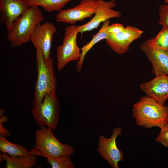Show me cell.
Instances as JSON below:
<instances>
[{"instance_id":"cell-1","label":"cell","mask_w":168,"mask_h":168,"mask_svg":"<svg viewBox=\"0 0 168 168\" xmlns=\"http://www.w3.org/2000/svg\"><path fill=\"white\" fill-rule=\"evenodd\" d=\"M132 112L136 124L141 127L160 128L168 124V106L147 96L133 105Z\"/></svg>"},{"instance_id":"cell-2","label":"cell","mask_w":168,"mask_h":168,"mask_svg":"<svg viewBox=\"0 0 168 168\" xmlns=\"http://www.w3.org/2000/svg\"><path fill=\"white\" fill-rule=\"evenodd\" d=\"M35 55L37 78L33 98L34 106L41 103L46 95H56L57 80L52 58L51 57L45 62L42 52L39 49H36Z\"/></svg>"},{"instance_id":"cell-3","label":"cell","mask_w":168,"mask_h":168,"mask_svg":"<svg viewBox=\"0 0 168 168\" xmlns=\"http://www.w3.org/2000/svg\"><path fill=\"white\" fill-rule=\"evenodd\" d=\"M41 10L38 6H31L18 17L7 38L12 48L19 47L30 41L36 26L44 20Z\"/></svg>"},{"instance_id":"cell-4","label":"cell","mask_w":168,"mask_h":168,"mask_svg":"<svg viewBox=\"0 0 168 168\" xmlns=\"http://www.w3.org/2000/svg\"><path fill=\"white\" fill-rule=\"evenodd\" d=\"M53 131L46 126L37 130L35 132V143L31 152L46 157L56 158L63 155H73L74 147L66 143L63 144L54 136Z\"/></svg>"},{"instance_id":"cell-5","label":"cell","mask_w":168,"mask_h":168,"mask_svg":"<svg viewBox=\"0 0 168 168\" xmlns=\"http://www.w3.org/2000/svg\"><path fill=\"white\" fill-rule=\"evenodd\" d=\"M31 113L38 126H46L54 131L57 128L60 114L59 103L56 95H46L41 103L34 106Z\"/></svg>"},{"instance_id":"cell-6","label":"cell","mask_w":168,"mask_h":168,"mask_svg":"<svg viewBox=\"0 0 168 168\" xmlns=\"http://www.w3.org/2000/svg\"><path fill=\"white\" fill-rule=\"evenodd\" d=\"M78 33L77 26L74 25L65 28L62 44L56 48L58 71L62 70L70 62L78 61L80 59L81 49L77 43Z\"/></svg>"},{"instance_id":"cell-7","label":"cell","mask_w":168,"mask_h":168,"mask_svg":"<svg viewBox=\"0 0 168 168\" xmlns=\"http://www.w3.org/2000/svg\"><path fill=\"white\" fill-rule=\"evenodd\" d=\"M122 131L121 127L114 128L110 138H106L102 134L99 138L97 151L113 168H118L119 163L124 160L123 153L118 148L116 142V139L121 134Z\"/></svg>"},{"instance_id":"cell-8","label":"cell","mask_w":168,"mask_h":168,"mask_svg":"<svg viewBox=\"0 0 168 168\" xmlns=\"http://www.w3.org/2000/svg\"><path fill=\"white\" fill-rule=\"evenodd\" d=\"M97 7L96 0H81L77 6L60 11L56 15V20L58 22L74 25L77 21L91 17Z\"/></svg>"},{"instance_id":"cell-9","label":"cell","mask_w":168,"mask_h":168,"mask_svg":"<svg viewBox=\"0 0 168 168\" xmlns=\"http://www.w3.org/2000/svg\"><path fill=\"white\" fill-rule=\"evenodd\" d=\"M97 7L94 16L87 23L77 26L78 33H83L97 29L102 22L112 18L122 16L121 12L113 9L117 3L115 0L105 2L104 0H96Z\"/></svg>"},{"instance_id":"cell-10","label":"cell","mask_w":168,"mask_h":168,"mask_svg":"<svg viewBox=\"0 0 168 168\" xmlns=\"http://www.w3.org/2000/svg\"><path fill=\"white\" fill-rule=\"evenodd\" d=\"M143 31L132 26H127L119 32L109 34L105 41L111 49L118 54H124L130 49L131 44L139 38Z\"/></svg>"},{"instance_id":"cell-11","label":"cell","mask_w":168,"mask_h":168,"mask_svg":"<svg viewBox=\"0 0 168 168\" xmlns=\"http://www.w3.org/2000/svg\"><path fill=\"white\" fill-rule=\"evenodd\" d=\"M56 31L55 26L46 21L37 25L31 37L30 41L36 49H39L41 50L45 62L51 57L52 41Z\"/></svg>"},{"instance_id":"cell-12","label":"cell","mask_w":168,"mask_h":168,"mask_svg":"<svg viewBox=\"0 0 168 168\" xmlns=\"http://www.w3.org/2000/svg\"><path fill=\"white\" fill-rule=\"evenodd\" d=\"M31 6L28 0H0V24L8 32L15 21Z\"/></svg>"},{"instance_id":"cell-13","label":"cell","mask_w":168,"mask_h":168,"mask_svg":"<svg viewBox=\"0 0 168 168\" xmlns=\"http://www.w3.org/2000/svg\"><path fill=\"white\" fill-rule=\"evenodd\" d=\"M140 47L151 63L153 74L155 76L162 74L168 76V51L156 48L147 40L140 45Z\"/></svg>"},{"instance_id":"cell-14","label":"cell","mask_w":168,"mask_h":168,"mask_svg":"<svg viewBox=\"0 0 168 168\" xmlns=\"http://www.w3.org/2000/svg\"><path fill=\"white\" fill-rule=\"evenodd\" d=\"M139 87L147 96L164 105L168 99V76L162 74L141 83Z\"/></svg>"},{"instance_id":"cell-15","label":"cell","mask_w":168,"mask_h":168,"mask_svg":"<svg viewBox=\"0 0 168 168\" xmlns=\"http://www.w3.org/2000/svg\"><path fill=\"white\" fill-rule=\"evenodd\" d=\"M4 161L6 162L4 167L7 168H32L36 166L37 162L36 155L33 154L26 156L12 157L6 153H0V163Z\"/></svg>"},{"instance_id":"cell-16","label":"cell","mask_w":168,"mask_h":168,"mask_svg":"<svg viewBox=\"0 0 168 168\" xmlns=\"http://www.w3.org/2000/svg\"><path fill=\"white\" fill-rule=\"evenodd\" d=\"M110 20L108 19L103 22V24L98 33L93 36L91 40L81 49V55L80 59L77 61L76 69L78 72H81L84 60L87 53L97 43L106 39L109 34L106 29L110 25Z\"/></svg>"},{"instance_id":"cell-17","label":"cell","mask_w":168,"mask_h":168,"mask_svg":"<svg viewBox=\"0 0 168 168\" xmlns=\"http://www.w3.org/2000/svg\"><path fill=\"white\" fill-rule=\"evenodd\" d=\"M0 150L12 157L26 156L32 154L25 147L10 142L0 133Z\"/></svg>"},{"instance_id":"cell-18","label":"cell","mask_w":168,"mask_h":168,"mask_svg":"<svg viewBox=\"0 0 168 168\" xmlns=\"http://www.w3.org/2000/svg\"><path fill=\"white\" fill-rule=\"evenodd\" d=\"M31 6H41L45 11L50 12L60 11L72 0H28Z\"/></svg>"},{"instance_id":"cell-19","label":"cell","mask_w":168,"mask_h":168,"mask_svg":"<svg viewBox=\"0 0 168 168\" xmlns=\"http://www.w3.org/2000/svg\"><path fill=\"white\" fill-rule=\"evenodd\" d=\"M147 40L156 48L168 51V29L163 26L162 29L155 37Z\"/></svg>"},{"instance_id":"cell-20","label":"cell","mask_w":168,"mask_h":168,"mask_svg":"<svg viewBox=\"0 0 168 168\" xmlns=\"http://www.w3.org/2000/svg\"><path fill=\"white\" fill-rule=\"evenodd\" d=\"M46 161L52 168H74L75 166L71 160V155H63L56 158L47 157Z\"/></svg>"},{"instance_id":"cell-21","label":"cell","mask_w":168,"mask_h":168,"mask_svg":"<svg viewBox=\"0 0 168 168\" xmlns=\"http://www.w3.org/2000/svg\"><path fill=\"white\" fill-rule=\"evenodd\" d=\"M158 24L168 29V4L160 5L158 8Z\"/></svg>"},{"instance_id":"cell-22","label":"cell","mask_w":168,"mask_h":168,"mask_svg":"<svg viewBox=\"0 0 168 168\" xmlns=\"http://www.w3.org/2000/svg\"><path fill=\"white\" fill-rule=\"evenodd\" d=\"M160 129V133L155 140L168 147V124L161 127Z\"/></svg>"},{"instance_id":"cell-23","label":"cell","mask_w":168,"mask_h":168,"mask_svg":"<svg viewBox=\"0 0 168 168\" xmlns=\"http://www.w3.org/2000/svg\"><path fill=\"white\" fill-rule=\"evenodd\" d=\"M125 27L121 23H114L109 25L106 29V31L109 34H115L123 31Z\"/></svg>"},{"instance_id":"cell-24","label":"cell","mask_w":168,"mask_h":168,"mask_svg":"<svg viewBox=\"0 0 168 168\" xmlns=\"http://www.w3.org/2000/svg\"><path fill=\"white\" fill-rule=\"evenodd\" d=\"M8 120V118L5 115L0 116V133L5 137H8L10 134V132L5 128L3 125V122H6Z\"/></svg>"},{"instance_id":"cell-25","label":"cell","mask_w":168,"mask_h":168,"mask_svg":"<svg viewBox=\"0 0 168 168\" xmlns=\"http://www.w3.org/2000/svg\"><path fill=\"white\" fill-rule=\"evenodd\" d=\"M5 111L2 108H0V116L2 115V114L4 113Z\"/></svg>"},{"instance_id":"cell-26","label":"cell","mask_w":168,"mask_h":168,"mask_svg":"<svg viewBox=\"0 0 168 168\" xmlns=\"http://www.w3.org/2000/svg\"><path fill=\"white\" fill-rule=\"evenodd\" d=\"M165 4H168V0H163Z\"/></svg>"}]
</instances>
